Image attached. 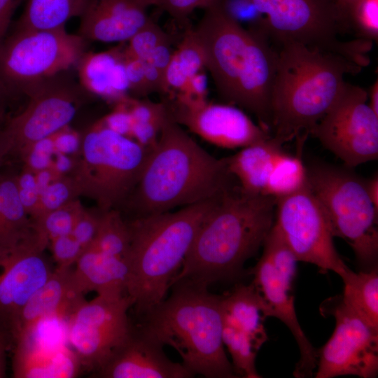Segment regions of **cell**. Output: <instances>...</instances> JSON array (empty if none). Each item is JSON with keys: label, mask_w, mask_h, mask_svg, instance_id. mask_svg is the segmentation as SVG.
<instances>
[{"label": "cell", "mask_w": 378, "mask_h": 378, "mask_svg": "<svg viewBox=\"0 0 378 378\" xmlns=\"http://www.w3.org/2000/svg\"><path fill=\"white\" fill-rule=\"evenodd\" d=\"M88 0H27L16 29H53L80 17Z\"/></svg>", "instance_id": "obj_28"}, {"label": "cell", "mask_w": 378, "mask_h": 378, "mask_svg": "<svg viewBox=\"0 0 378 378\" xmlns=\"http://www.w3.org/2000/svg\"><path fill=\"white\" fill-rule=\"evenodd\" d=\"M150 150L101 121L80 143V158L71 175L77 195L93 200L98 209H119L136 185Z\"/></svg>", "instance_id": "obj_8"}, {"label": "cell", "mask_w": 378, "mask_h": 378, "mask_svg": "<svg viewBox=\"0 0 378 378\" xmlns=\"http://www.w3.org/2000/svg\"><path fill=\"white\" fill-rule=\"evenodd\" d=\"M61 74L29 89L25 108L4 125L13 143V153L22 157L38 141L52 136L74 119L83 100L81 85Z\"/></svg>", "instance_id": "obj_16"}, {"label": "cell", "mask_w": 378, "mask_h": 378, "mask_svg": "<svg viewBox=\"0 0 378 378\" xmlns=\"http://www.w3.org/2000/svg\"><path fill=\"white\" fill-rule=\"evenodd\" d=\"M102 211L97 212L87 211L85 209L77 220L71 234L81 245L83 250L88 248L93 241L97 231Z\"/></svg>", "instance_id": "obj_39"}, {"label": "cell", "mask_w": 378, "mask_h": 378, "mask_svg": "<svg viewBox=\"0 0 378 378\" xmlns=\"http://www.w3.org/2000/svg\"><path fill=\"white\" fill-rule=\"evenodd\" d=\"M307 136L298 137V152H285L276 162L264 191L276 200L290 195L307 186V167L302 160V150Z\"/></svg>", "instance_id": "obj_30"}, {"label": "cell", "mask_w": 378, "mask_h": 378, "mask_svg": "<svg viewBox=\"0 0 378 378\" xmlns=\"http://www.w3.org/2000/svg\"><path fill=\"white\" fill-rule=\"evenodd\" d=\"M170 36L150 18L127 41L125 52L130 56L145 60L160 43Z\"/></svg>", "instance_id": "obj_34"}, {"label": "cell", "mask_w": 378, "mask_h": 378, "mask_svg": "<svg viewBox=\"0 0 378 378\" xmlns=\"http://www.w3.org/2000/svg\"><path fill=\"white\" fill-rule=\"evenodd\" d=\"M87 42L65 27L15 29L0 44V85L10 96L29 89L73 66L86 52Z\"/></svg>", "instance_id": "obj_10"}, {"label": "cell", "mask_w": 378, "mask_h": 378, "mask_svg": "<svg viewBox=\"0 0 378 378\" xmlns=\"http://www.w3.org/2000/svg\"><path fill=\"white\" fill-rule=\"evenodd\" d=\"M276 200L274 225L297 260L344 277L351 269L338 254L328 221L308 183Z\"/></svg>", "instance_id": "obj_13"}, {"label": "cell", "mask_w": 378, "mask_h": 378, "mask_svg": "<svg viewBox=\"0 0 378 378\" xmlns=\"http://www.w3.org/2000/svg\"><path fill=\"white\" fill-rule=\"evenodd\" d=\"M122 46L100 52H85L77 66L80 85L90 92L118 104L130 97Z\"/></svg>", "instance_id": "obj_23"}, {"label": "cell", "mask_w": 378, "mask_h": 378, "mask_svg": "<svg viewBox=\"0 0 378 378\" xmlns=\"http://www.w3.org/2000/svg\"><path fill=\"white\" fill-rule=\"evenodd\" d=\"M48 244L33 221L0 233V323L11 337L23 307L53 272L43 253Z\"/></svg>", "instance_id": "obj_11"}, {"label": "cell", "mask_w": 378, "mask_h": 378, "mask_svg": "<svg viewBox=\"0 0 378 378\" xmlns=\"http://www.w3.org/2000/svg\"><path fill=\"white\" fill-rule=\"evenodd\" d=\"M84 209L81 202L76 198L31 220L50 242L56 237L71 234Z\"/></svg>", "instance_id": "obj_32"}, {"label": "cell", "mask_w": 378, "mask_h": 378, "mask_svg": "<svg viewBox=\"0 0 378 378\" xmlns=\"http://www.w3.org/2000/svg\"><path fill=\"white\" fill-rule=\"evenodd\" d=\"M153 0H88L78 34L86 41L127 42L150 19Z\"/></svg>", "instance_id": "obj_20"}, {"label": "cell", "mask_w": 378, "mask_h": 378, "mask_svg": "<svg viewBox=\"0 0 378 378\" xmlns=\"http://www.w3.org/2000/svg\"><path fill=\"white\" fill-rule=\"evenodd\" d=\"M49 243L53 259L59 268H70L84 251L71 234L56 237Z\"/></svg>", "instance_id": "obj_36"}, {"label": "cell", "mask_w": 378, "mask_h": 378, "mask_svg": "<svg viewBox=\"0 0 378 378\" xmlns=\"http://www.w3.org/2000/svg\"><path fill=\"white\" fill-rule=\"evenodd\" d=\"M331 1L336 6L341 15L342 16V18L344 19V20L346 22V23L349 24L350 27L349 22V12L351 8L353 7V6L358 0H331Z\"/></svg>", "instance_id": "obj_48"}, {"label": "cell", "mask_w": 378, "mask_h": 378, "mask_svg": "<svg viewBox=\"0 0 378 378\" xmlns=\"http://www.w3.org/2000/svg\"><path fill=\"white\" fill-rule=\"evenodd\" d=\"M228 13L237 22L248 23L255 26L260 20L261 15L251 0H225Z\"/></svg>", "instance_id": "obj_40"}, {"label": "cell", "mask_w": 378, "mask_h": 378, "mask_svg": "<svg viewBox=\"0 0 378 378\" xmlns=\"http://www.w3.org/2000/svg\"><path fill=\"white\" fill-rule=\"evenodd\" d=\"M18 191L22 206L31 218L36 213L39 204L40 192L38 187L18 188Z\"/></svg>", "instance_id": "obj_44"}, {"label": "cell", "mask_w": 378, "mask_h": 378, "mask_svg": "<svg viewBox=\"0 0 378 378\" xmlns=\"http://www.w3.org/2000/svg\"><path fill=\"white\" fill-rule=\"evenodd\" d=\"M12 337L8 330L0 323V378L6 375V352Z\"/></svg>", "instance_id": "obj_45"}, {"label": "cell", "mask_w": 378, "mask_h": 378, "mask_svg": "<svg viewBox=\"0 0 378 378\" xmlns=\"http://www.w3.org/2000/svg\"><path fill=\"white\" fill-rule=\"evenodd\" d=\"M261 15L254 27L272 42H295L340 54L360 65L371 42L358 38L343 41L350 29L331 0H251Z\"/></svg>", "instance_id": "obj_9"}, {"label": "cell", "mask_w": 378, "mask_h": 378, "mask_svg": "<svg viewBox=\"0 0 378 378\" xmlns=\"http://www.w3.org/2000/svg\"><path fill=\"white\" fill-rule=\"evenodd\" d=\"M77 196L70 177L57 179L41 191L38 209L31 219L34 220L57 209L76 199Z\"/></svg>", "instance_id": "obj_35"}, {"label": "cell", "mask_w": 378, "mask_h": 378, "mask_svg": "<svg viewBox=\"0 0 378 378\" xmlns=\"http://www.w3.org/2000/svg\"><path fill=\"white\" fill-rule=\"evenodd\" d=\"M72 272L71 267H57L30 297L20 312L13 342L35 332L44 319L69 318L85 302L75 286Z\"/></svg>", "instance_id": "obj_21"}, {"label": "cell", "mask_w": 378, "mask_h": 378, "mask_svg": "<svg viewBox=\"0 0 378 378\" xmlns=\"http://www.w3.org/2000/svg\"><path fill=\"white\" fill-rule=\"evenodd\" d=\"M172 286L171 295L143 316L141 328L174 348L193 376L237 377L224 350L222 297L188 281Z\"/></svg>", "instance_id": "obj_6"}, {"label": "cell", "mask_w": 378, "mask_h": 378, "mask_svg": "<svg viewBox=\"0 0 378 378\" xmlns=\"http://www.w3.org/2000/svg\"><path fill=\"white\" fill-rule=\"evenodd\" d=\"M10 97L6 90L0 85V127L4 120L8 99Z\"/></svg>", "instance_id": "obj_50"}, {"label": "cell", "mask_w": 378, "mask_h": 378, "mask_svg": "<svg viewBox=\"0 0 378 378\" xmlns=\"http://www.w3.org/2000/svg\"><path fill=\"white\" fill-rule=\"evenodd\" d=\"M223 323L245 332L262 345L267 340L262 299L251 284L221 296Z\"/></svg>", "instance_id": "obj_26"}, {"label": "cell", "mask_w": 378, "mask_h": 378, "mask_svg": "<svg viewBox=\"0 0 378 378\" xmlns=\"http://www.w3.org/2000/svg\"><path fill=\"white\" fill-rule=\"evenodd\" d=\"M342 279L344 285L342 302L378 330L377 267L359 272L351 270Z\"/></svg>", "instance_id": "obj_29"}, {"label": "cell", "mask_w": 378, "mask_h": 378, "mask_svg": "<svg viewBox=\"0 0 378 378\" xmlns=\"http://www.w3.org/2000/svg\"><path fill=\"white\" fill-rule=\"evenodd\" d=\"M203 10L193 29L219 95L253 113L258 124L271 132L277 49L263 32L246 29L233 19L225 0H212Z\"/></svg>", "instance_id": "obj_1"}, {"label": "cell", "mask_w": 378, "mask_h": 378, "mask_svg": "<svg viewBox=\"0 0 378 378\" xmlns=\"http://www.w3.org/2000/svg\"><path fill=\"white\" fill-rule=\"evenodd\" d=\"M284 153L282 145L272 136L265 141L240 148L225 160L229 172L244 191L264 195L268 178Z\"/></svg>", "instance_id": "obj_25"}, {"label": "cell", "mask_w": 378, "mask_h": 378, "mask_svg": "<svg viewBox=\"0 0 378 378\" xmlns=\"http://www.w3.org/2000/svg\"><path fill=\"white\" fill-rule=\"evenodd\" d=\"M13 143L4 126L0 127V166L4 158L13 153Z\"/></svg>", "instance_id": "obj_46"}, {"label": "cell", "mask_w": 378, "mask_h": 378, "mask_svg": "<svg viewBox=\"0 0 378 378\" xmlns=\"http://www.w3.org/2000/svg\"><path fill=\"white\" fill-rule=\"evenodd\" d=\"M307 183L328 221L333 237L352 248L363 270L377 267L378 210L365 181L351 168L325 162L307 167Z\"/></svg>", "instance_id": "obj_7"}, {"label": "cell", "mask_w": 378, "mask_h": 378, "mask_svg": "<svg viewBox=\"0 0 378 378\" xmlns=\"http://www.w3.org/2000/svg\"><path fill=\"white\" fill-rule=\"evenodd\" d=\"M15 344L13 373L16 378L74 377L81 365L75 352L40 342L34 332Z\"/></svg>", "instance_id": "obj_22"}, {"label": "cell", "mask_w": 378, "mask_h": 378, "mask_svg": "<svg viewBox=\"0 0 378 378\" xmlns=\"http://www.w3.org/2000/svg\"><path fill=\"white\" fill-rule=\"evenodd\" d=\"M172 43L173 40L170 36L160 43L145 61L155 66L164 74L174 50L172 48Z\"/></svg>", "instance_id": "obj_41"}, {"label": "cell", "mask_w": 378, "mask_h": 378, "mask_svg": "<svg viewBox=\"0 0 378 378\" xmlns=\"http://www.w3.org/2000/svg\"><path fill=\"white\" fill-rule=\"evenodd\" d=\"M212 0H153V6L166 12L180 24L188 22L190 15L197 8H205Z\"/></svg>", "instance_id": "obj_37"}, {"label": "cell", "mask_w": 378, "mask_h": 378, "mask_svg": "<svg viewBox=\"0 0 378 378\" xmlns=\"http://www.w3.org/2000/svg\"><path fill=\"white\" fill-rule=\"evenodd\" d=\"M124 65L129 85L130 94L139 97L149 94L145 77L144 62L129 55L124 50Z\"/></svg>", "instance_id": "obj_38"}, {"label": "cell", "mask_w": 378, "mask_h": 378, "mask_svg": "<svg viewBox=\"0 0 378 378\" xmlns=\"http://www.w3.org/2000/svg\"><path fill=\"white\" fill-rule=\"evenodd\" d=\"M206 70V58L193 27H188L165 71L166 95L181 92L189 80Z\"/></svg>", "instance_id": "obj_27"}, {"label": "cell", "mask_w": 378, "mask_h": 378, "mask_svg": "<svg viewBox=\"0 0 378 378\" xmlns=\"http://www.w3.org/2000/svg\"><path fill=\"white\" fill-rule=\"evenodd\" d=\"M368 194L376 209L378 210V176L374 174L370 178L364 179Z\"/></svg>", "instance_id": "obj_47"}, {"label": "cell", "mask_w": 378, "mask_h": 378, "mask_svg": "<svg viewBox=\"0 0 378 378\" xmlns=\"http://www.w3.org/2000/svg\"><path fill=\"white\" fill-rule=\"evenodd\" d=\"M276 199L246 192L236 182L215 199L172 286L188 281L208 287L234 276L272 227Z\"/></svg>", "instance_id": "obj_3"}, {"label": "cell", "mask_w": 378, "mask_h": 378, "mask_svg": "<svg viewBox=\"0 0 378 378\" xmlns=\"http://www.w3.org/2000/svg\"><path fill=\"white\" fill-rule=\"evenodd\" d=\"M368 98L363 88L346 83L332 107L309 132L351 169L378 158V115Z\"/></svg>", "instance_id": "obj_12"}, {"label": "cell", "mask_w": 378, "mask_h": 378, "mask_svg": "<svg viewBox=\"0 0 378 378\" xmlns=\"http://www.w3.org/2000/svg\"><path fill=\"white\" fill-rule=\"evenodd\" d=\"M127 295H97L68 318V338L80 365L97 372L129 335L132 325Z\"/></svg>", "instance_id": "obj_15"}, {"label": "cell", "mask_w": 378, "mask_h": 378, "mask_svg": "<svg viewBox=\"0 0 378 378\" xmlns=\"http://www.w3.org/2000/svg\"><path fill=\"white\" fill-rule=\"evenodd\" d=\"M332 315L335 328L318 351L316 378L354 375L374 378L378 373V330L369 326L342 300L341 296L323 303Z\"/></svg>", "instance_id": "obj_14"}, {"label": "cell", "mask_w": 378, "mask_h": 378, "mask_svg": "<svg viewBox=\"0 0 378 378\" xmlns=\"http://www.w3.org/2000/svg\"></svg>", "instance_id": "obj_52"}, {"label": "cell", "mask_w": 378, "mask_h": 378, "mask_svg": "<svg viewBox=\"0 0 378 378\" xmlns=\"http://www.w3.org/2000/svg\"><path fill=\"white\" fill-rule=\"evenodd\" d=\"M23 0H0V44L6 37L12 17Z\"/></svg>", "instance_id": "obj_43"}, {"label": "cell", "mask_w": 378, "mask_h": 378, "mask_svg": "<svg viewBox=\"0 0 378 378\" xmlns=\"http://www.w3.org/2000/svg\"><path fill=\"white\" fill-rule=\"evenodd\" d=\"M141 327L132 326L125 340L95 375L102 378H188L193 377L182 363L171 360L163 347Z\"/></svg>", "instance_id": "obj_19"}, {"label": "cell", "mask_w": 378, "mask_h": 378, "mask_svg": "<svg viewBox=\"0 0 378 378\" xmlns=\"http://www.w3.org/2000/svg\"><path fill=\"white\" fill-rule=\"evenodd\" d=\"M128 265L125 259L104 254L89 246L83 251L73 270V280L82 295L96 292L97 295H127Z\"/></svg>", "instance_id": "obj_24"}, {"label": "cell", "mask_w": 378, "mask_h": 378, "mask_svg": "<svg viewBox=\"0 0 378 378\" xmlns=\"http://www.w3.org/2000/svg\"><path fill=\"white\" fill-rule=\"evenodd\" d=\"M235 182L225 158L211 155L169 115L120 208L133 218L166 212L214 199Z\"/></svg>", "instance_id": "obj_2"}, {"label": "cell", "mask_w": 378, "mask_h": 378, "mask_svg": "<svg viewBox=\"0 0 378 378\" xmlns=\"http://www.w3.org/2000/svg\"><path fill=\"white\" fill-rule=\"evenodd\" d=\"M130 246V228L122 211L118 209L102 211L97 231L90 246L126 260Z\"/></svg>", "instance_id": "obj_31"}, {"label": "cell", "mask_w": 378, "mask_h": 378, "mask_svg": "<svg viewBox=\"0 0 378 378\" xmlns=\"http://www.w3.org/2000/svg\"><path fill=\"white\" fill-rule=\"evenodd\" d=\"M171 119L204 141L223 148H241L272 136L241 108L181 93L163 100Z\"/></svg>", "instance_id": "obj_17"}, {"label": "cell", "mask_w": 378, "mask_h": 378, "mask_svg": "<svg viewBox=\"0 0 378 378\" xmlns=\"http://www.w3.org/2000/svg\"><path fill=\"white\" fill-rule=\"evenodd\" d=\"M178 93L195 99H206L207 76L205 70L193 76L184 89Z\"/></svg>", "instance_id": "obj_42"}, {"label": "cell", "mask_w": 378, "mask_h": 378, "mask_svg": "<svg viewBox=\"0 0 378 378\" xmlns=\"http://www.w3.org/2000/svg\"><path fill=\"white\" fill-rule=\"evenodd\" d=\"M350 28L362 38L377 41L378 38V0H358L349 15Z\"/></svg>", "instance_id": "obj_33"}, {"label": "cell", "mask_w": 378, "mask_h": 378, "mask_svg": "<svg viewBox=\"0 0 378 378\" xmlns=\"http://www.w3.org/2000/svg\"><path fill=\"white\" fill-rule=\"evenodd\" d=\"M252 284L263 304L265 317L272 316L281 321L290 330L298 345L300 357L293 374L298 378L311 377L316 368L318 349H315L303 332L298 321L291 294L297 274L276 268L263 252L252 268Z\"/></svg>", "instance_id": "obj_18"}, {"label": "cell", "mask_w": 378, "mask_h": 378, "mask_svg": "<svg viewBox=\"0 0 378 378\" xmlns=\"http://www.w3.org/2000/svg\"><path fill=\"white\" fill-rule=\"evenodd\" d=\"M368 97L370 98L369 106L374 113L378 115V82L377 80L372 86Z\"/></svg>", "instance_id": "obj_49"}, {"label": "cell", "mask_w": 378, "mask_h": 378, "mask_svg": "<svg viewBox=\"0 0 378 378\" xmlns=\"http://www.w3.org/2000/svg\"><path fill=\"white\" fill-rule=\"evenodd\" d=\"M277 46L271 95L272 136L281 145L309 134L362 66L333 52L295 42Z\"/></svg>", "instance_id": "obj_4"}, {"label": "cell", "mask_w": 378, "mask_h": 378, "mask_svg": "<svg viewBox=\"0 0 378 378\" xmlns=\"http://www.w3.org/2000/svg\"><path fill=\"white\" fill-rule=\"evenodd\" d=\"M1 175V174H0Z\"/></svg>", "instance_id": "obj_51"}, {"label": "cell", "mask_w": 378, "mask_h": 378, "mask_svg": "<svg viewBox=\"0 0 378 378\" xmlns=\"http://www.w3.org/2000/svg\"><path fill=\"white\" fill-rule=\"evenodd\" d=\"M214 199L127 220V295L144 316L165 298Z\"/></svg>", "instance_id": "obj_5"}]
</instances>
